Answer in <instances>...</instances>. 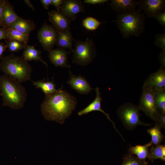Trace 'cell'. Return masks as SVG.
I'll return each mask as SVG.
<instances>
[{"mask_svg": "<svg viewBox=\"0 0 165 165\" xmlns=\"http://www.w3.org/2000/svg\"><path fill=\"white\" fill-rule=\"evenodd\" d=\"M76 105V98L62 87L57 92L46 96L41 105V112L46 119L62 124L75 110Z\"/></svg>", "mask_w": 165, "mask_h": 165, "instance_id": "1", "label": "cell"}, {"mask_svg": "<svg viewBox=\"0 0 165 165\" xmlns=\"http://www.w3.org/2000/svg\"><path fill=\"white\" fill-rule=\"evenodd\" d=\"M0 91L3 106L13 110L24 107L27 93L24 87L17 80L6 75L0 76Z\"/></svg>", "mask_w": 165, "mask_h": 165, "instance_id": "2", "label": "cell"}, {"mask_svg": "<svg viewBox=\"0 0 165 165\" xmlns=\"http://www.w3.org/2000/svg\"><path fill=\"white\" fill-rule=\"evenodd\" d=\"M116 24L124 38L139 36L144 31L145 18L139 9L118 13Z\"/></svg>", "mask_w": 165, "mask_h": 165, "instance_id": "3", "label": "cell"}, {"mask_svg": "<svg viewBox=\"0 0 165 165\" xmlns=\"http://www.w3.org/2000/svg\"><path fill=\"white\" fill-rule=\"evenodd\" d=\"M1 59L0 69L6 75L20 83L30 79L32 69L22 57L12 54L6 57L2 56Z\"/></svg>", "mask_w": 165, "mask_h": 165, "instance_id": "4", "label": "cell"}, {"mask_svg": "<svg viewBox=\"0 0 165 165\" xmlns=\"http://www.w3.org/2000/svg\"><path fill=\"white\" fill-rule=\"evenodd\" d=\"M72 51L73 62L83 66L90 63L96 54V47L92 39L88 38L84 41H76Z\"/></svg>", "mask_w": 165, "mask_h": 165, "instance_id": "5", "label": "cell"}, {"mask_svg": "<svg viewBox=\"0 0 165 165\" xmlns=\"http://www.w3.org/2000/svg\"><path fill=\"white\" fill-rule=\"evenodd\" d=\"M138 106L129 103H127L120 106L118 109V115L125 127L132 130L138 125H150L142 122L140 119L141 115L139 112Z\"/></svg>", "mask_w": 165, "mask_h": 165, "instance_id": "6", "label": "cell"}, {"mask_svg": "<svg viewBox=\"0 0 165 165\" xmlns=\"http://www.w3.org/2000/svg\"><path fill=\"white\" fill-rule=\"evenodd\" d=\"M155 92L148 88H142V92L138 107L146 116L154 120L160 112L156 107L155 99Z\"/></svg>", "mask_w": 165, "mask_h": 165, "instance_id": "7", "label": "cell"}, {"mask_svg": "<svg viewBox=\"0 0 165 165\" xmlns=\"http://www.w3.org/2000/svg\"><path fill=\"white\" fill-rule=\"evenodd\" d=\"M58 32L53 27L45 23L38 32V38L43 48L48 51L56 43Z\"/></svg>", "mask_w": 165, "mask_h": 165, "instance_id": "8", "label": "cell"}, {"mask_svg": "<svg viewBox=\"0 0 165 165\" xmlns=\"http://www.w3.org/2000/svg\"><path fill=\"white\" fill-rule=\"evenodd\" d=\"M142 88H148L155 92L165 90L164 67L161 66L157 71L151 74L144 82Z\"/></svg>", "mask_w": 165, "mask_h": 165, "instance_id": "9", "label": "cell"}, {"mask_svg": "<svg viewBox=\"0 0 165 165\" xmlns=\"http://www.w3.org/2000/svg\"><path fill=\"white\" fill-rule=\"evenodd\" d=\"M139 9L143 10L148 18L153 17L164 11L165 1L163 0H141L138 2Z\"/></svg>", "mask_w": 165, "mask_h": 165, "instance_id": "10", "label": "cell"}, {"mask_svg": "<svg viewBox=\"0 0 165 165\" xmlns=\"http://www.w3.org/2000/svg\"><path fill=\"white\" fill-rule=\"evenodd\" d=\"M59 11L71 20H74L78 13L85 12V7L81 0H64Z\"/></svg>", "mask_w": 165, "mask_h": 165, "instance_id": "11", "label": "cell"}, {"mask_svg": "<svg viewBox=\"0 0 165 165\" xmlns=\"http://www.w3.org/2000/svg\"><path fill=\"white\" fill-rule=\"evenodd\" d=\"M49 20L52 23L57 32L70 31L69 19L59 11L52 10L48 12Z\"/></svg>", "mask_w": 165, "mask_h": 165, "instance_id": "12", "label": "cell"}, {"mask_svg": "<svg viewBox=\"0 0 165 165\" xmlns=\"http://www.w3.org/2000/svg\"><path fill=\"white\" fill-rule=\"evenodd\" d=\"M69 71L70 76L67 82V83L79 94H87L89 93L93 88L86 79L80 75L76 76L72 75Z\"/></svg>", "mask_w": 165, "mask_h": 165, "instance_id": "13", "label": "cell"}, {"mask_svg": "<svg viewBox=\"0 0 165 165\" xmlns=\"http://www.w3.org/2000/svg\"><path fill=\"white\" fill-rule=\"evenodd\" d=\"M95 90L96 94L95 99L86 107L79 111L78 113V115L79 116H81L87 114L89 112L94 111L101 112L103 113L106 116L108 119L112 123L114 128L122 137L121 135L116 128L115 124L110 118L109 115L106 113L101 108V103L102 101V98L101 96V93L99 88L98 87H97Z\"/></svg>", "mask_w": 165, "mask_h": 165, "instance_id": "14", "label": "cell"}, {"mask_svg": "<svg viewBox=\"0 0 165 165\" xmlns=\"http://www.w3.org/2000/svg\"><path fill=\"white\" fill-rule=\"evenodd\" d=\"M48 57L51 62L56 66L66 67L70 66L68 64V52L61 48L52 49L49 51Z\"/></svg>", "mask_w": 165, "mask_h": 165, "instance_id": "15", "label": "cell"}, {"mask_svg": "<svg viewBox=\"0 0 165 165\" xmlns=\"http://www.w3.org/2000/svg\"><path fill=\"white\" fill-rule=\"evenodd\" d=\"M8 28L29 35L31 32L35 28V25L33 21L18 16L16 21L9 25Z\"/></svg>", "mask_w": 165, "mask_h": 165, "instance_id": "16", "label": "cell"}, {"mask_svg": "<svg viewBox=\"0 0 165 165\" xmlns=\"http://www.w3.org/2000/svg\"><path fill=\"white\" fill-rule=\"evenodd\" d=\"M138 4L134 0H112L110 5L112 9L119 13L135 10Z\"/></svg>", "mask_w": 165, "mask_h": 165, "instance_id": "17", "label": "cell"}, {"mask_svg": "<svg viewBox=\"0 0 165 165\" xmlns=\"http://www.w3.org/2000/svg\"><path fill=\"white\" fill-rule=\"evenodd\" d=\"M15 12L13 6L6 0L4 6L2 19V26L8 28L18 17Z\"/></svg>", "mask_w": 165, "mask_h": 165, "instance_id": "18", "label": "cell"}, {"mask_svg": "<svg viewBox=\"0 0 165 165\" xmlns=\"http://www.w3.org/2000/svg\"><path fill=\"white\" fill-rule=\"evenodd\" d=\"M152 145L151 141L144 145H136L131 147L129 149V153L135 155L139 159L146 161L145 159L149 158V148Z\"/></svg>", "mask_w": 165, "mask_h": 165, "instance_id": "19", "label": "cell"}, {"mask_svg": "<svg viewBox=\"0 0 165 165\" xmlns=\"http://www.w3.org/2000/svg\"><path fill=\"white\" fill-rule=\"evenodd\" d=\"M41 53V51L36 50L33 46L28 45L23 53L22 57L28 61L32 60L39 61L47 67V64L43 60L40 55Z\"/></svg>", "mask_w": 165, "mask_h": 165, "instance_id": "20", "label": "cell"}, {"mask_svg": "<svg viewBox=\"0 0 165 165\" xmlns=\"http://www.w3.org/2000/svg\"><path fill=\"white\" fill-rule=\"evenodd\" d=\"M73 40L70 31L59 32H58L56 44L60 48L72 50Z\"/></svg>", "mask_w": 165, "mask_h": 165, "instance_id": "21", "label": "cell"}, {"mask_svg": "<svg viewBox=\"0 0 165 165\" xmlns=\"http://www.w3.org/2000/svg\"><path fill=\"white\" fill-rule=\"evenodd\" d=\"M33 85L37 88H40L46 96L57 92L58 89L56 88V85L53 81H45L44 80L32 81Z\"/></svg>", "mask_w": 165, "mask_h": 165, "instance_id": "22", "label": "cell"}, {"mask_svg": "<svg viewBox=\"0 0 165 165\" xmlns=\"http://www.w3.org/2000/svg\"><path fill=\"white\" fill-rule=\"evenodd\" d=\"M152 146V145H151ZM149 152V159L152 162L156 159L165 161V145L160 144L152 145Z\"/></svg>", "mask_w": 165, "mask_h": 165, "instance_id": "23", "label": "cell"}, {"mask_svg": "<svg viewBox=\"0 0 165 165\" xmlns=\"http://www.w3.org/2000/svg\"><path fill=\"white\" fill-rule=\"evenodd\" d=\"M8 38L7 40H16L27 45L29 35L8 28Z\"/></svg>", "mask_w": 165, "mask_h": 165, "instance_id": "24", "label": "cell"}, {"mask_svg": "<svg viewBox=\"0 0 165 165\" xmlns=\"http://www.w3.org/2000/svg\"><path fill=\"white\" fill-rule=\"evenodd\" d=\"M160 128L156 125L148 129L147 132L151 135L152 145L160 144L163 141L164 136L162 134Z\"/></svg>", "mask_w": 165, "mask_h": 165, "instance_id": "25", "label": "cell"}, {"mask_svg": "<svg viewBox=\"0 0 165 165\" xmlns=\"http://www.w3.org/2000/svg\"><path fill=\"white\" fill-rule=\"evenodd\" d=\"M146 161L141 160L132 154L128 153L123 157L121 165H147Z\"/></svg>", "mask_w": 165, "mask_h": 165, "instance_id": "26", "label": "cell"}, {"mask_svg": "<svg viewBox=\"0 0 165 165\" xmlns=\"http://www.w3.org/2000/svg\"><path fill=\"white\" fill-rule=\"evenodd\" d=\"M155 99L159 112L165 113V90L155 92Z\"/></svg>", "mask_w": 165, "mask_h": 165, "instance_id": "27", "label": "cell"}, {"mask_svg": "<svg viewBox=\"0 0 165 165\" xmlns=\"http://www.w3.org/2000/svg\"><path fill=\"white\" fill-rule=\"evenodd\" d=\"M6 46L9 51L12 52H17L19 50L24 49L27 45L16 40H6Z\"/></svg>", "mask_w": 165, "mask_h": 165, "instance_id": "28", "label": "cell"}, {"mask_svg": "<svg viewBox=\"0 0 165 165\" xmlns=\"http://www.w3.org/2000/svg\"><path fill=\"white\" fill-rule=\"evenodd\" d=\"M82 24L87 30L93 31L96 30L99 27L101 23L95 18L88 17L83 20Z\"/></svg>", "mask_w": 165, "mask_h": 165, "instance_id": "29", "label": "cell"}, {"mask_svg": "<svg viewBox=\"0 0 165 165\" xmlns=\"http://www.w3.org/2000/svg\"><path fill=\"white\" fill-rule=\"evenodd\" d=\"M154 44L161 48L162 51H165V34H158L156 35Z\"/></svg>", "mask_w": 165, "mask_h": 165, "instance_id": "30", "label": "cell"}, {"mask_svg": "<svg viewBox=\"0 0 165 165\" xmlns=\"http://www.w3.org/2000/svg\"><path fill=\"white\" fill-rule=\"evenodd\" d=\"M154 121L155 125L160 129L165 127V113L159 112L155 118Z\"/></svg>", "mask_w": 165, "mask_h": 165, "instance_id": "31", "label": "cell"}, {"mask_svg": "<svg viewBox=\"0 0 165 165\" xmlns=\"http://www.w3.org/2000/svg\"><path fill=\"white\" fill-rule=\"evenodd\" d=\"M153 17L158 21L163 27L165 26V12L163 11L154 16Z\"/></svg>", "mask_w": 165, "mask_h": 165, "instance_id": "32", "label": "cell"}, {"mask_svg": "<svg viewBox=\"0 0 165 165\" xmlns=\"http://www.w3.org/2000/svg\"><path fill=\"white\" fill-rule=\"evenodd\" d=\"M8 29V28L4 26L0 28V40L2 39H5L6 40L7 39Z\"/></svg>", "mask_w": 165, "mask_h": 165, "instance_id": "33", "label": "cell"}, {"mask_svg": "<svg viewBox=\"0 0 165 165\" xmlns=\"http://www.w3.org/2000/svg\"><path fill=\"white\" fill-rule=\"evenodd\" d=\"M63 1V0H52L51 5L55 6L57 11H59V9Z\"/></svg>", "mask_w": 165, "mask_h": 165, "instance_id": "34", "label": "cell"}, {"mask_svg": "<svg viewBox=\"0 0 165 165\" xmlns=\"http://www.w3.org/2000/svg\"><path fill=\"white\" fill-rule=\"evenodd\" d=\"M108 1L107 0H85L83 2L92 4H97L103 3Z\"/></svg>", "mask_w": 165, "mask_h": 165, "instance_id": "35", "label": "cell"}, {"mask_svg": "<svg viewBox=\"0 0 165 165\" xmlns=\"http://www.w3.org/2000/svg\"><path fill=\"white\" fill-rule=\"evenodd\" d=\"M165 51H162L159 55V58L161 66L165 67Z\"/></svg>", "mask_w": 165, "mask_h": 165, "instance_id": "36", "label": "cell"}, {"mask_svg": "<svg viewBox=\"0 0 165 165\" xmlns=\"http://www.w3.org/2000/svg\"><path fill=\"white\" fill-rule=\"evenodd\" d=\"M40 2L44 8L48 9L50 5L51 4L52 0H41Z\"/></svg>", "mask_w": 165, "mask_h": 165, "instance_id": "37", "label": "cell"}, {"mask_svg": "<svg viewBox=\"0 0 165 165\" xmlns=\"http://www.w3.org/2000/svg\"><path fill=\"white\" fill-rule=\"evenodd\" d=\"M6 1L5 0H0V22L1 24L3 11Z\"/></svg>", "mask_w": 165, "mask_h": 165, "instance_id": "38", "label": "cell"}, {"mask_svg": "<svg viewBox=\"0 0 165 165\" xmlns=\"http://www.w3.org/2000/svg\"><path fill=\"white\" fill-rule=\"evenodd\" d=\"M6 45L4 43L0 42V59L2 57L3 53L6 50Z\"/></svg>", "mask_w": 165, "mask_h": 165, "instance_id": "39", "label": "cell"}, {"mask_svg": "<svg viewBox=\"0 0 165 165\" xmlns=\"http://www.w3.org/2000/svg\"><path fill=\"white\" fill-rule=\"evenodd\" d=\"M24 1L25 3L28 6V7L31 9L33 10H35V9L33 5L31 3L29 0H24Z\"/></svg>", "mask_w": 165, "mask_h": 165, "instance_id": "40", "label": "cell"}, {"mask_svg": "<svg viewBox=\"0 0 165 165\" xmlns=\"http://www.w3.org/2000/svg\"><path fill=\"white\" fill-rule=\"evenodd\" d=\"M2 27V25L1 23L0 22V28Z\"/></svg>", "mask_w": 165, "mask_h": 165, "instance_id": "41", "label": "cell"}, {"mask_svg": "<svg viewBox=\"0 0 165 165\" xmlns=\"http://www.w3.org/2000/svg\"><path fill=\"white\" fill-rule=\"evenodd\" d=\"M0 95H1V94H0Z\"/></svg>", "mask_w": 165, "mask_h": 165, "instance_id": "42", "label": "cell"}]
</instances>
